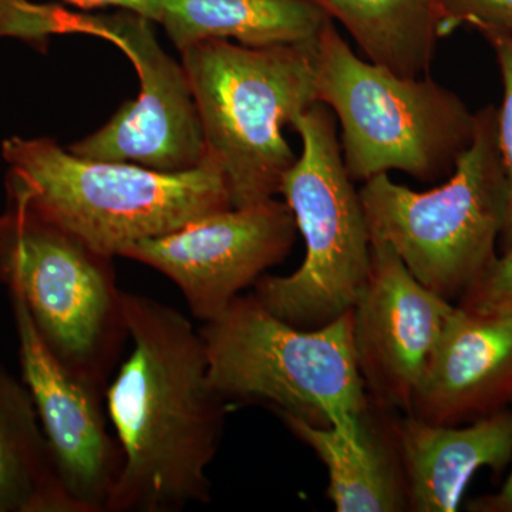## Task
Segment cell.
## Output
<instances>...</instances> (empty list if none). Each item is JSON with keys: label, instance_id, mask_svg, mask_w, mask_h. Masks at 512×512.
<instances>
[{"label": "cell", "instance_id": "obj_1", "mask_svg": "<svg viewBox=\"0 0 512 512\" xmlns=\"http://www.w3.org/2000/svg\"><path fill=\"white\" fill-rule=\"evenodd\" d=\"M121 305L133 350L104 394L124 457L106 512L208 504L229 406L211 384L200 330L148 296L121 291Z\"/></svg>", "mask_w": 512, "mask_h": 512}, {"label": "cell", "instance_id": "obj_2", "mask_svg": "<svg viewBox=\"0 0 512 512\" xmlns=\"http://www.w3.org/2000/svg\"><path fill=\"white\" fill-rule=\"evenodd\" d=\"M8 200L25 202L100 254L163 237L204 215L231 208L227 181L205 157L191 170L89 160L52 138L3 141Z\"/></svg>", "mask_w": 512, "mask_h": 512}, {"label": "cell", "instance_id": "obj_3", "mask_svg": "<svg viewBox=\"0 0 512 512\" xmlns=\"http://www.w3.org/2000/svg\"><path fill=\"white\" fill-rule=\"evenodd\" d=\"M316 99L335 114L353 181L390 171L436 183L473 143L477 113L430 76H399L360 59L332 19L313 43Z\"/></svg>", "mask_w": 512, "mask_h": 512}, {"label": "cell", "instance_id": "obj_4", "mask_svg": "<svg viewBox=\"0 0 512 512\" xmlns=\"http://www.w3.org/2000/svg\"><path fill=\"white\" fill-rule=\"evenodd\" d=\"M210 380L227 402H265L362 439L370 410L357 366L352 311L316 329L276 318L254 293L238 295L200 329Z\"/></svg>", "mask_w": 512, "mask_h": 512}, {"label": "cell", "instance_id": "obj_5", "mask_svg": "<svg viewBox=\"0 0 512 512\" xmlns=\"http://www.w3.org/2000/svg\"><path fill=\"white\" fill-rule=\"evenodd\" d=\"M313 43L245 46L204 40L181 50L207 156L234 208L274 198L296 157L284 137L316 99Z\"/></svg>", "mask_w": 512, "mask_h": 512}, {"label": "cell", "instance_id": "obj_6", "mask_svg": "<svg viewBox=\"0 0 512 512\" xmlns=\"http://www.w3.org/2000/svg\"><path fill=\"white\" fill-rule=\"evenodd\" d=\"M359 194L370 235L392 247L417 281L448 302L466 295L497 259L507 220L497 107L478 111L473 143L446 183L420 192L380 174Z\"/></svg>", "mask_w": 512, "mask_h": 512}, {"label": "cell", "instance_id": "obj_7", "mask_svg": "<svg viewBox=\"0 0 512 512\" xmlns=\"http://www.w3.org/2000/svg\"><path fill=\"white\" fill-rule=\"evenodd\" d=\"M289 126L301 137L302 153L279 194L305 241V258L291 275H262L252 293L276 318L316 329L355 308L369 279L372 235L332 110L318 101Z\"/></svg>", "mask_w": 512, "mask_h": 512}, {"label": "cell", "instance_id": "obj_8", "mask_svg": "<svg viewBox=\"0 0 512 512\" xmlns=\"http://www.w3.org/2000/svg\"><path fill=\"white\" fill-rule=\"evenodd\" d=\"M0 284L20 293L56 359L106 394L130 339L113 258L25 202L8 200L0 212Z\"/></svg>", "mask_w": 512, "mask_h": 512}, {"label": "cell", "instance_id": "obj_9", "mask_svg": "<svg viewBox=\"0 0 512 512\" xmlns=\"http://www.w3.org/2000/svg\"><path fill=\"white\" fill-rule=\"evenodd\" d=\"M151 23L127 10L116 15H80L77 33L103 37L126 53L136 67L140 94L123 104L96 133L72 144L69 150L76 156L163 173L191 170L207 157L187 73L158 43Z\"/></svg>", "mask_w": 512, "mask_h": 512}, {"label": "cell", "instance_id": "obj_10", "mask_svg": "<svg viewBox=\"0 0 512 512\" xmlns=\"http://www.w3.org/2000/svg\"><path fill=\"white\" fill-rule=\"evenodd\" d=\"M296 237L291 208L274 197L211 212L171 234L134 242L119 256L170 278L192 315L207 322L266 269L285 261Z\"/></svg>", "mask_w": 512, "mask_h": 512}, {"label": "cell", "instance_id": "obj_11", "mask_svg": "<svg viewBox=\"0 0 512 512\" xmlns=\"http://www.w3.org/2000/svg\"><path fill=\"white\" fill-rule=\"evenodd\" d=\"M453 308L417 281L392 247L372 238L369 279L352 309L357 366L370 404L410 413Z\"/></svg>", "mask_w": 512, "mask_h": 512}, {"label": "cell", "instance_id": "obj_12", "mask_svg": "<svg viewBox=\"0 0 512 512\" xmlns=\"http://www.w3.org/2000/svg\"><path fill=\"white\" fill-rule=\"evenodd\" d=\"M28 387L64 493L76 512H106L123 470L119 440L107 430L104 393L72 375L40 338L19 292L9 291Z\"/></svg>", "mask_w": 512, "mask_h": 512}, {"label": "cell", "instance_id": "obj_13", "mask_svg": "<svg viewBox=\"0 0 512 512\" xmlns=\"http://www.w3.org/2000/svg\"><path fill=\"white\" fill-rule=\"evenodd\" d=\"M512 397V308L471 311L454 306L410 414L434 424H458Z\"/></svg>", "mask_w": 512, "mask_h": 512}, {"label": "cell", "instance_id": "obj_14", "mask_svg": "<svg viewBox=\"0 0 512 512\" xmlns=\"http://www.w3.org/2000/svg\"><path fill=\"white\" fill-rule=\"evenodd\" d=\"M413 512H454L481 468L504 470L512 458V412L503 410L458 427L410 413L389 424Z\"/></svg>", "mask_w": 512, "mask_h": 512}, {"label": "cell", "instance_id": "obj_15", "mask_svg": "<svg viewBox=\"0 0 512 512\" xmlns=\"http://www.w3.org/2000/svg\"><path fill=\"white\" fill-rule=\"evenodd\" d=\"M293 436L312 448L328 470V497L338 512L409 510L392 430L375 426L367 413L362 439L346 440L332 427L278 414Z\"/></svg>", "mask_w": 512, "mask_h": 512}, {"label": "cell", "instance_id": "obj_16", "mask_svg": "<svg viewBox=\"0 0 512 512\" xmlns=\"http://www.w3.org/2000/svg\"><path fill=\"white\" fill-rule=\"evenodd\" d=\"M158 25L178 50L204 40L245 46L303 45L330 19L311 0H161Z\"/></svg>", "mask_w": 512, "mask_h": 512}, {"label": "cell", "instance_id": "obj_17", "mask_svg": "<svg viewBox=\"0 0 512 512\" xmlns=\"http://www.w3.org/2000/svg\"><path fill=\"white\" fill-rule=\"evenodd\" d=\"M0 512H76L28 387L0 365Z\"/></svg>", "mask_w": 512, "mask_h": 512}, {"label": "cell", "instance_id": "obj_18", "mask_svg": "<svg viewBox=\"0 0 512 512\" xmlns=\"http://www.w3.org/2000/svg\"><path fill=\"white\" fill-rule=\"evenodd\" d=\"M352 36L369 62L399 76H430L439 42L437 0H311Z\"/></svg>", "mask_w": 512, "mask_h": 512}, {"label": "cell", "instance_id": "obj_19", "mask_svg": "<svg viewBox=\"0 0 512 512\" xmlns=\"http://www.w3.org/2000/svg\"><path fill=\"white\" fill-rule=\"evenodd\" d=\"M440 37L461 26L477 29L488 40L512 42V0H437Z\"/></svg>", "mask_w": 512, "mask_h": 512}, {"label": "cell", "instance_id": "obj_20", "mask_svg": "<svg viewBox=\"0 0 512 512\" xmlns=\"http://www.w3.org/2000/svg\"><path fill=\"white\" fill-rule=\"evenodd\" d=\"M490 45L503 77V103L497 109V140L508 192L507 220L500 239L505 252L512 249V42L493 40Z\"/></svg>", "mask_w": 512, "mask_h": 512}, {"label": "cell", "instance_id": "obj_21", "mask_svg": "<svg viewBox=\"0 0 512 512\" xmlns=\"http://www.w3.org/2000/svg\"><path fill=\"white\" fill-rule=\"evenodd\" d=\"M460 306L478 312L512 308V249L497 256L481 281L463 296Z\"/></svg>", "mask_w": 512, "mask_h": 512}, {"label": "cell", "instance_id": "obj_22", "mask_svg": "<svg viewBox=\"0 0 512 512\" xmlns=\"http://www.w3.org/2000/svg\"><path fill=\"white\" fill-rule=\"evenodd\" d=\"M64 2L83 10L119 8L137 13L153 23H160L163 15L161 0H64Z\"/></svg>", "mask_w": 512, "mask_h": 512}, {"label": "cell", "instance_id": "obj_23", "mask_svg": "<svg viewBox=\"0 0 512 512\" xmlns=\"http://www.w3.org/2000/svg\"><path fill=\"white\" fill-rule=\"evenodd\" d=\"M470 508L478 512H512V473L500 493L473 501Z\"/></svg>", "mask_w": 512, "mask_h": 512}]
</instances>
